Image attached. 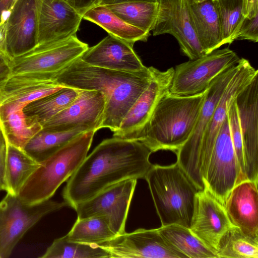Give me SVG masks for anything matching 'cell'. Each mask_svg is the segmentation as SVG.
Returning <instances> with one entry per match:
<instances>
[{"instance_id":"6da1fadb","label":"cell","mask_w":258,"mask_h":258,"mask_svg":"<svg viewBox=\"0 0 258 258\" xmlns=\"http://www.w3.org/2000/svg\"><path fill=\"white\" fill-rule=\"evenodd\" d=\"M151 151L138 140L113 137L103 140L69 178L62 196L73 208L102 190L128 179H145Z\"/></svg>"},{"instance_id":"7a4b0ae2","label":"cell","mask_w":258,"mask_h":258,"mask_svg":"<svg viewBox=\"0 0 258 258\" xmlns=\"http://www.w3.org/2000/svg\"><path fill=\"white\" fill-rule=\"evenodd\" d=\"M152 67L134 72L115 71L90 66L79 57L52 78L61 86L101 92L105 98V108L101 128L114 132L149 85Z\"/></svg>"},{"instance_id":"3957f363","label":"cell","mask_w":258,"mask_h":258,"mask_svg":"<svg viewBox=\"0 0 258 258\" xmlns=\"http://www.w3.org/2000/svg\"><path fill=\"white\" fill-rule=\"evenodd\" d=\"M207 90L191 96L165 95L156 107L139 141L152 153L169 150L176 154L193 132Z\"/></svg>"},{"instance_id":"277c9868","label":"cell","mask_w":258,"mask_h":258,"mask_svg":"<svg viewBox=\"0 0 258 258\" xmlns=\"http://www.w3.org/2000/svg\"><path fill=\"white\" fill-rule=\"evenodd\" d=\"M145 179L161 226L174 224L189 228L198 189L178 164H152Z\"/></svg>"},{"instance_id":"5b68a950","label":"cell","mask_w":258,"mask_h":258,"mask_svg":"<svg viewBox=\"0 0 258 258\" xmlns=\"http://www.w3.org/2000/svg\"><path fill=\"white\" fill-rule=\"evenodd\" d=\"M95 133L91 130L81 133L40 163L24 183L18 197L28 204L50 199L86 157Z\"/></svg>"},{"instance_id":"8992f818","label":"cell","mask_w":258,"mask_h":258,"mask_svg":"<svg viewBox=\"0 0 258 258\" xmlns=\"http://www.w3.org/2000/svg\"><path fill=\"white\" fill-rule=\"evenodd\" d=\"M65 201L50 199L28 204L7 193L0 202V258H7L24 234L43 217L65 207Z\"/></svg>"},{"instance_id":"52a82bcc","label":"cell","mask_w":258,"mask_h":258,"mask_svg":"<svg viewBox=\"0 0 258 258\" xmlns=\"http://www.w3.org/2000/svg\"><path fill=\"white\" fill-rule=\"evenodd\" d=\"M239 61L225 70L211 82L207 90L205 99L193 132L188 140L175 154L176 162L198 190L204 189L199 168L203 135L221 96L239 68Z\"/></svg>"},{"instance_id":"ba28073f","label":"cell","mask_w":258,"mask_h":258,"mask_svg":"<svg viewBox=\"0 0 258 258\" xmlns=\"http://www.w3.org/2000/svg\"><path fill=\"white\" fill-rule=\"evenodd\" d=\"M240 58L234 51L224 48L180 63L174 68L169 93L186 96L204 92L216 77L238 63Z\"/></svg>"},{"instance_id":"9c48e42d","label":"cell","mask_w":258,"mask_h":258,"mask_svg":"<svg viewBox=\"0 0 258 258\" xmlns=\"http://www.w3.org/2000/svg\"><path fill=\"white\" fill-rule=\"evenodd\" d=\"M88 48V45L76 35L59 42L37 44L10 61V74H33L52 78L80 57Z\"/></svg>"},{"instance_id":"30bf717a","label":"cell","mask_w":258,"mask_h":258,"mask_svg":"<svg viewBox=\"0 0 258 258\" xmlns=\"http://www.w3.org/2000/svg\"><path fill=\"white\" fill-rule=\"evenodd\" d=\"M244 180L232 142L227 115L203 178L204 190L224 207L233 188Z\"/></svg>"},{"instance_id":"8fae6325","label":"cell","mask_w":258,"mask_h":258,"mask_svg":"<svg viewBox=\"0 0 258 258\" xmlns=\"http://www.w3.org/2000/svg\"><path fill=\"white\" fill-rule=\"evenodd\" d=\"M137 181L136 179L123 180L77 204L73 208L77 218L104 216L116 236L123 233Z\"/></svg>"},{"instance_id":"7c38bea8","label":"cell","mask_w":258,"mask_h":258,"mask_svg":"<svg viewBox=\"0 0 258 258\" xmlns=\"http://www.w3.org/2000/svg\"><path fill=\"white\" fill-rule=\"evenodd\" d=\"M174 70L173 67L164 71L152 67L149 85L130 108L113 137L140 140L158 103L169 93Z\"/></svg>"},{"instance_id":"4fadbf2b","label":"cell","mask_w":258,"mask_h":258,"mask_svg":"<svg viewBox=\"0 0 258 258\" xmlns=\"http://www.w3.org/2000/svg\"><path fill=\"white\" fill-rule=\"evenodd\" d=\"M110 258H185L165 240L158 229L139 228L97 244Z\"/></svg>"},{"instance_id":"5bb4252c","label":"cell","mask_w":258,"mask_h":258,"mask_svg":"<svg viewBox=\"0 0 258 258\" xmlns=\"http://www.w3.org/2000/svg\"><path fill=\"white\" fill-rule=\"evenodd\" d=\"M156 21L153 35H173L182 53L190 59L205 54L198 40L191 23L185 0H157Z\"/></svg>"},{"instance_id":"9a60e30c","label":"cell","mask_w":258,"mask_h":258,"mask_svg":"<svg viewBox=\"0 0 258 258\" xmlns=\"http://www.w3.org/2000/svg\"><path fill=\"white\" fill-rule=\"evenodd\" d=\"M105 108V98L100 92L82 90L67 107L42 123V130L67 132L78 128L97 131L101 128Z\"/></svg>"},{"instance_id":"2e32d148","label":"cell","mask_w":258,"mask_h":258,"mask_svg":"<svg viewBox=\"0 0 258 258\" xmlns=\"http://www.w3.org/2000/svg\"><path fill=\"white\" fill-rule=\"evenodd\" d=\"M241 128L247 180L258 182V75L235 99Z\"/></svg>"},{"instance_id":"e0dca14e","label":"cell","mask_w":258,"mask_h":258,"mask_svg":"<svg viewBox=\"0 0 258 258\" xmlns=\"http://www.w3.org/2000/svg\"><path fill=\"white\" fill-rule=\"evenodd\" d=\"M258 75V70L246 59L241 58L239 67L221 96L202 139L199 159L200 174L203 182L212 152L228 109L237 94Z\"/></svg>"},{"instance_id":"ac0fdd59","label":"cell","mask_w":258,"mask_h":258,"mask_svg":"<svg viewBox=\"0 0 258 258\" xmlns=\"http://www.w3.org/2000/svg\"><path fill=\"white\" fill-rule=\"evenodd\" d=\"M40 0H17L5 24L6 45L11 60L37 44Z\"/></svg>"},{"instance_id":"d6986e66","label":"cell","mask_w":258,"mask_h":258,"mask_svg":"<svg viewBox=\"0 0 258 258\" xmlns=\"http://www.w3.org/2000/svg\"><path fill=\"white\" fill-rule=\"evenodd\" d=\"M82 19V15L66 0H40L37 44L76 35Z\"/></svg>"},{"instance_id":"ffe728a7","label":"cell","mask_w":258,"mask_h":258,"mask_svg":"<svg viewBox=\"0 0 258 258\" xmlns=\"http://www.w3.org/2000/svg\"><path fill=\"white\" fill-rule=\"evenodd\" d=\"M232 225L224 207L205 190H198L190 231L216 253L220 239Z\"/></svg>"},{"instance_id":"44dd1931","label":"cell","mask_w":258,"mask_h":258,"mask_svg":"<svg viewBox=\"0 0 258 258\" xmlns=\"http://www.w3.org/2000/svg\"><path fill=\"white\" fill-rule=\"evenodd\" d=\"M80 58L90 66L115 71L134 72L146 67L133 45L110 35L89 47Z\"/></svg>"},{"instance_id":"7402d4cb","label":"cell","mask_w":258,"mask_h":258,"mask_svg":"<svg viewBox=\"0 0 258 258\" xmlns=\"http://www.w3.org/2000/svg\"><path fill=\"white\" fill-rule=\"evenodd\" d=\"M63 86L46 76L33 74H10L0 82V105L24 108Z\"/></svg>"},{"instance_id":"603a6c76","label":"cell","mask_w":258,"mask_h":258,"mask_svg":"<svg viewBox=\"0 0 258 258\" xmlns=\"http://www.w3.org/2000/svg\"><path fill=\"white\" fill-rule=\"evenodd\" d=\"M258 182L249 180L236 185L224 208L232 224L246 236L258 241Z\"/></svg>"},{"instance_id":"cb8c5ba5","label":"cell","mask_w":258,"mask_h":258,"mask_svg":"<svg viewBox=\"0 0 258 258\" xmlns=\"http://www.w3.org/2000/svg\"><path fill=\"white\" fill-rule=\"evenodd\" d=\"M196 34L205 54L223 45L218 12L213 0H185Z\"/></svg>"},{"instance_id":"d4e9b609","label":"cell","mask_w":258,"mask_h":258,"mask_svg":"<svg viewBox=\"0 0 258 258\" xmlns=\"http://www.w3.org/2000/svg\"><path fill=\"white\" fill-rule=\"evenodd\" d=\"M0 128L7 144L24 149L42 126L36 117L27 115L24 108L3 104L0 105Z\"/></svg>"},{"instance_id":"484cf974","label":"cell","mask_w":258,"mask_h":258,"mask_svg":"<svg viewBox=\"0 0 258 258\" xmlns=\"http://www.w3.org/2000/svg\"><path fill=\"white\" fill-rule=\"evenodd\" d=\"M82 15L83 19L98 25L109 35L133 45L137 41H146L150 35L127 23L105 5L94 6Z\"/></svg>"},{"instance_id":"4316f807","label":"cell","mask_w":258,"mask_h":258,"mask_svg":"<svg viewBox=\"0 0 258 258\" xmlns=\"http://www.w3.org/2000/svg\"><path fill=\"white\" fill-rule=\"evenodd\" d=\"M158 229L168 243L186 257L218 258L216 253L196 236L189 228L174 224L161 226Z\"/></svg>"},{"instance_id":"83f0119b","label":"cell","mask_w":258,"mask_h":258,"mask_svg":"<svg viewBox=\"0 0 258 258\" xmlns=\"http://www.w3.org/2000/svg\"><path fill=\"white\" fill-rule=\"evenodd\" d=\"M23 149L8 144L6 168L7 193L18 196L26 181L39 167Z\"/></svg>"},{"instance_id":"f1b7e54d","label":"cell","mask_w":258,"mask_h":258,"mask_svg":"<svg viewBox=\"0 0 258 258\" xmlns=\"http://www.w3.org/2000/svg\"><path fill=\"white\" fill-rule=\"evenodd\" d=\"M90 130L83 127L67 132H53L42 129L30 140L23 150L41 163L74 138Z\"/></svg>"},{"instance_id":"f546056e","label":"cell","mask_w":258,"mask_h":258,"mask_svg":"<svg viewBox=\"0 0 258 258\" xmlns=\"http://www.w3.org/2000/svg\"><path fill=\"white\" fill-rule=\"evenodd\" d=\"M127 23L150 33L157 17L156 2L133 1L105 5Z\"/></svg>"},{"instance_id":"4dcf8cb0","label":"cell","mask_w":258,"mask_h":258,"mask_svg":"<svg viewBox=\"0 0 258 258\" xmlns=\"http://www.w3.org/2000/svg\"><path fill=\"white\" fill-rule=\"evenodd\" d=\"M80 91L81 90L63 86L27 105L24 108V111L27 115L36 117L42 124L70 105Z\"/></svg>"},{"instance_id":"1f68e13d","label":"cell","mask_w":258,"mask_h":258,"mask_svg":"<svg viewBox=\"0 0 258 258\" xmlns=\"http://www.w3.org/2000/svg\"><path fill=\"white\" fill-rule=\"evenodd\" d=\"M71 241L88 244H99L116 235L111 230L105 216L78 219L66 235Z\"/></svg>"},{"instance_id":"d6a6232c","label":"cell","mask_w":258,"mask_h":258,"mask_svg":"<svg viewBox=\"0 0 258 258\" xmlns=\"http://www.w3.org/2000/svg\"><path fill=\"white\" fill-rule=\"evenodd\" d=\"M216 253L218 258H258V241L232 225L220 239Z\"/></svg>"},{"instance_id":"836d02e7","label":"cell","mask_w":258,"mask_h":258,"mask_svg":"<svg viewBox=\"0 0 258 258\" xmlns=\"http://www.w3.org/2000/svg\"><path fill=\"white\" fill-rule=\"evenodd\" d=\"M40 257L110 258V255L97 244L71 241L64 235L55 239Z\"/></svg>"},{"instance_id":"e575fe53","label":"cell","mask_w":258,"mask_h":258,"mask_svg":"<svg viewBox=\"0 0 258 258\" xmlns=\"http://www.w3.org/2000/svg\"><path fill=\"white\" fill-rule=\"evenodd\" d=\"M220 19L223 45L237 40L245 19L243 0H214Z\"/></svg>"},{"instance_id":"d590c367","label":"cell","mask_w":258,"mask_h":258,"mask_svg":"<svg viewBox=\"0 0 258 258\" xmlns=\"http://www.w3.org/2000/svg\"><path fill=\"white\" fill-rule=\"evenodd\" d=\"M227 115L231 138L234 151L243 177L245 180H247L245 174L242 135L235 100L231 104Z\"/></svg>"},{"instance_id":"8d00e7d4","label":"cell","mask_w":258,"mask_h":258,"mask_svg":"<svg viewBox=\"0 0 258 258\" xmlns=\"http://www.w3.org/2000/svg\"><path fill=\"white\" fill-rule=\"evenodd\" d=\"M237 40L258 41V14L250 19L245 18Z\"/></svg>"},{"instance_id":"74e56055","label":"cell","mask_w":258,"mask_h":258,"mask_svg":"<svg viewBox=\"0 0 258 258\" xmlns=\"http://www.w3.org/2000/svg\"><path fill=\"white\" fill-rule=\"evenodd\" d=\"M8 144L0 128V190H7L6 168Z\"/></svg>"},{"instance_id":"f35d334b","label":"cell","mask_w":258,"mask_h":258,"mask_svg":"<svg viewBox=\"0 0 258 258\" xmlns=\"http://www.w3.org/2000/svg\"><path fill=\"white\" fill-rule=\"evenodd\" d=\"M17 0H0V24L7 21Z\"/></svg>"},{"instance_id":"ab89813d","label":"cell","mask_w":258,"mask_h":258,"mask_svg":"<svg viewBox=\"0 0 258 258\" xmlns=\"http://www.w3.org/2000/svg\"><path fill=\"white\" fill-rule=\"evenodd\" d=\"M258 14V0H243V15L251 18Z\"/></svg>"},{"instance_id":"60d3db41","label":"cell","mask_w":258,"mask_h":258,"mask_svg":"<svg viewBox=\"0 0 258 258\" xmlns=\"http://www.w3.org/2000/svg\"><path fill=\"white\" fill-rule=\"evenodd\" d=\"M66 1L72 6L81 15H82L87 10L95 6L97 0Z\"/></svg>"},{"instance_id":"b9f144b4","label":"cell","mask_w":258,"mask_h":258,"mask_svg":"<svg viewBox=\"0 0 258 258\" xmlns=\"http://www.w3.org/2000/svg\"><path fill=\"white\" fill-rule=\"evenodd\" d=\"M5 24H0V53L9 62L11 61L6 50Z\"/></svg>"},{"instance_id":"7bdbcfd3","label":"cell","mask_w":258,"mask_h":258,"mask_svg":"<svg viewBox=\"0 0 258 258\" xmlns=\"http://www.w3.org/2000/svg\"><path fill=\"white\" fill-rule=\"evenodd\" d=\"M10 73L9 63L5 61L0 62V82L9 76Z\"/></svg>"},{"instance_id":"ee69618b","label":"cell","mask_w":258,"mask_h":258,"mask_svg":"<svg viewBox=\"0 0 258 258\" xmlns=\"http://www.w3.org/2000/svg\"><path fill=\"white\" fill-rule=\"evenodd\" d=\"M157 0H97L95 5H108L121 3L133 2V1H149L156 2Z\"/></svg>"},{"instance_id":"f6af8a7d","label":"cell","mask_w":258,"mask_h":258,"mask_svg":"<svg viewBox=\"0 0 258 258\" xmlns=\"http://www.w3.org/2000/svg\"><path fill=\"white\" fill-rule=\"evenodd\" d=\"M5 61L9 63V62L6 59V58L0 53V62Z\"/></svg>"},{"instance_id":"bcb514c9","label":"cell","mask_w":258,"mask_h":258,"mask_svg":"<svg viewBox=\"0 0 258 258\" xmlns=\"http://www.w3.org/2000/svg\"><path fill=\"white\" fill-rule=\"evenodd\" d=\"M213 1H214V0H213Z\"/></svg>"}]
</instances>
